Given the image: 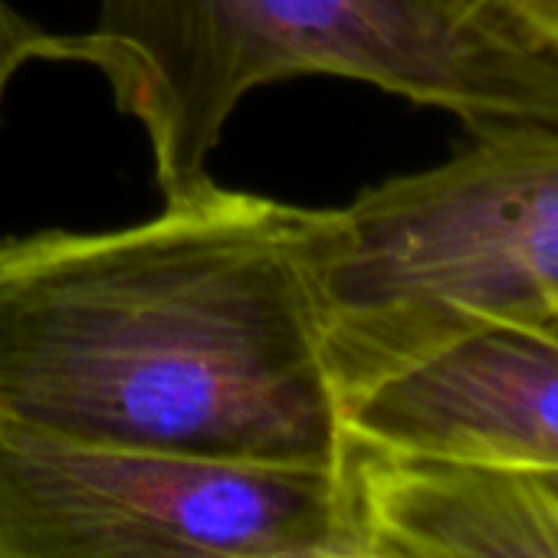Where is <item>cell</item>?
Listing matches in <instances>:
<instances>
[{
  "mask_svg": "<svg viewBox=\"0 0 558 558\" xmlns=\"http://www.w3.org/2000/svg\"><path fill=\"white\" fill-rule=\"evenodd\" d=\"M496 4L538 44L558 53V0H496Z\"/></svg>",
  "mask_w": 558,
  "mask_h": 558,
  "instance_id": "cell-8",
  "label": "cell"
},
{
  "mask_svg": "<svg viewBox=\"0 0 558 558\" xmlns=\"http://www.w3.org/2000/svg\"><path fill=\"white\" fill-rule=\"evenodd\" d=\"M63 63L96 70L145 129L155 181L178 197L243 96L339 76L483 125H558V53L496 0H102Z\"/></svg>",
  "mask_w": 558,
  "mask_h": 558,
  "instance_id": "cell-2",
  "label": "cell"
},
{
  "mask_svg": "<svg viewBox=\"0 0 558 558\" xmlns=\"http://www.w3.org/2000/svg\"><path fill=\"white\" fill-rule=\"evenodd\" d=\"M332 207L220 187L116 230L0 240V424L132 450L342 463L323 359Z\"/></svg>",
  "mask_w": 558,
  "mask_h": 558,
  "instance_id": "cell-1",
  "label": "cell"
},
{
  "mask_svg": "<svg viewBox=\"0 0 558 558\" xmlns=\"http://www.w3.org/2000/svg\"><path fill=\"white\" fill-rule=\"evenodd\" d=\"M558 316V125H483L447 161L332 207L323 359L336 404L476 326Z\"/></svg>",
  "mask_w": 558,
  "mask_h": 558,
  "instance_id": "cell-3",
  "label": "cell"
},
{
  "mask_svg": "<svg viewBox=\"0 0 558 558\" xmlns=\"http://www.w3.org/2000/svg\"><path fill=\"white\" fill-rule=\"evenodd\" d=\"M342 476L359 542L385 558H558V499L532 470L345 440Z\"/></svg>",
  "mask_w": 558,
  "mask_h": 558,
  "instance_id": "cell-6",
  "label": "cell"
},
{
  "mask_svg": "<svg viewBox=\"0 0 558 558\" xmlns=\"http://www.w3.org/2000/svg\"><path fill=\"white\" fill-rule=\"evenodd\" d=\"M339 421L385 453L558 470V339L512 323L457 332L345 395Z\"/></svg>",
  "mask_w": 558,
  "mask_h": 558,
  "instance_id": "cell-5",
  "label": "cell"
},
{
  "mask_svg": "<svg viewBox=\"0 0 558 558\" xmlns=\"http://www.w3.org/2000/svg\"><path fill=\"white\" fill-rule=\"evenodd\" d=\"M37 60L63 63V37L27 21L11 0H0V119L14 76Z\"/></svg>",
  "mask_w": 558,
  "mask_h": 558,
  "instance_id": "cell-7",
  "label": "cell"
},
{
  "mask_svg": "<svg viewBox=\"0 0 558 558\" xmlns=\"http://www.w3.org/2000/svg\"><path fill=\"white\" fill-rule=\"evenodd\" d=\"M535 329H542V332H548V336H555V339H558V316H555V319H548V323H542V326H535Z\"/></svg>",
  "mask_w": 558,
  "mask_h": 558,
  "instance_id": "cell-11",
  "label": "cell"
},
{
  "mask_svg": "<svg viewBox=\"0 0 558 558\" xmlns=\"http://www.w3.org/2000/svg\"><path fill=\"white\" fill-rule=\"evenodd\" d=\"M355 542L342 463L184 457L0 424V558H319Z\"/></svg>",
  "mask_w": 558,
  "mask_h": 558,
  "instance_id": "cell-4",
  "label": "cell"
},
{
  "mask_svg": "<svg viewBox=\"0 0 558 558\" xmlns=\"http://www.w3.org/2000/svg\"><path fill=\"white\" fill-rule=\"evenodd\" d=\"M532 473H535V470H532ZM535 476H538V480L545 483V489L558 499V470H538Z\"/></svg>",
  "mask_w": 558,
  "mask_h": 558,
  "instance_id": "cell-10",
  "label": "cell"
},
{
  "mask_svg": "<svg viewBox=\"0 0 558 558\" xmlns=\"http://www.w3.org/2000/svg\"><path fill=\"white\" fill-rule=\"evenodd\" d=\"M319 558H385V555H378V551H372V548H365L362 542H355V545H342V548H332V551H323Z\"/></svg>",
  "mask_w": 558,
  "mask_h": 558,
  "instance_id": "cell-9",
  "label": "cell"
}]
</instances>
